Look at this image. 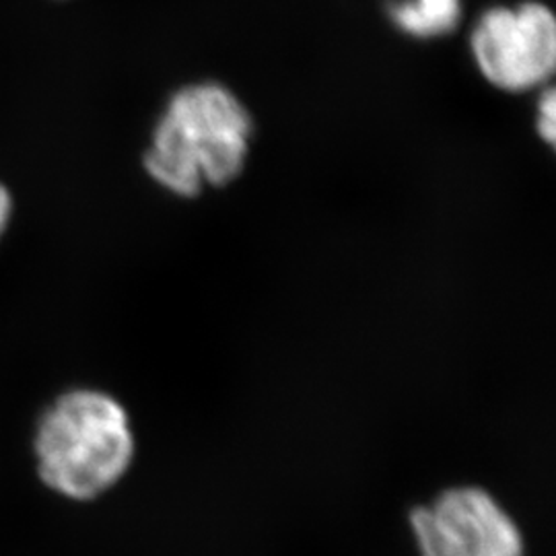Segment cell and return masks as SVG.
<instances>
[{
	"instance_id": "5",
	"label": "cell",
	"mask_w": 556,
	"mask_h": 556,
	"mask_svg": "<svg viewBox=\"0 0 556 556\" xmlns=\"http://www.w3.org/2000/svg\"><path fill=\"white\" fill-rule=\"evenodd\" d=\"M390 17L413 40H441L459 27L464 0H397L390 7Z\"/></svg>"
},
{
	"instance_id": "7",
	"label": "cell",
	"mask_w": 556,
	"mask_h": 556,
	"mask_svg": "<svg viewBox=\"0 0 556 556\" xmlns=\"http://www.w3.org/2000/svg\"><path fill=\"white\" fill-rule=\"evenodd\" d=\"M9 217H11V197H9L7 188L0 186V236L9 223Z\"/></svg>"
},
{
	"instance_id": "3",
	"label": "cell",
	"mask_w": 556,
	"mask_h": 556,
	"mask_svg": "<svg viewBox=\"0 0 556 556\" xmlns=\"http://www.w3.org/2000/svg\"><path fill=\"white\" fill-rule=\"evenodd\" d=\"M468 48L480 77L503 93H532L556 71V20L540 0L493 4L478 15Z\"/></svg>"
},
{
	"instance_id": "4",
	"label": "cell",
	"mask_w": 556,
	"mask_h": 556,
	"mask_svg": "<svg viewBox=\"0 0 556 556\" xmlns=\"http://www.w3.org/2000/svg\"><path fill=\"white\" fill-rule=\"evenodd\" d=\"M410 526L422 556H523L514 519L480 486L443 491L413 511Z\"/></svg>"
},
{
	"instance_id": "2",
	"label": "cell",
	"mask_w": 556,
	"mask_h": 556,
	"mask_svg": "<svg viewBox=\"0 0 556 556\" xmlns=\"http://www.w3.org/2000/svg\"><path fill=\"white\" fill-rule=\"evenodd\" d=\"M36 454L46 486L75 501L100 497L132 464L130 417L110 394L68 392L41 418Z\"/></svg>"
},
{
	"instance_id": "1",
	"label": "cell",
	"mask_w": 556,
	"mask_h": 556,
	"mask_svg": "<svg viewBox=\"0 0 556 556\" xmlns=\"http://www.w3.org/2000/svg\"><path fill=\"white\" fill-rule=\"evenodd\" d=\"M254 118L238 93L219 80L181 85L165 103L144 151V169L178 199H199L243 174Z\"/></svg>"
},
{
	"instance_id": "6",
	"label": "cell",
	"mask_w": 556,
	"mask_h": 556,
	"mask_svg": "<svg viewBox=\"0 0 556 556\" xmlns=\"http://www.w3.org/2000/svg\"><path fill=\"white\" fill-rule=\"evenodd\" d=\"M536 132L540 140L548 147H555L556 140V93L553 85H546L538 91Z\"/></svg>"
}]
</instances>
